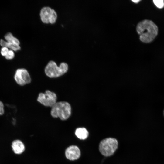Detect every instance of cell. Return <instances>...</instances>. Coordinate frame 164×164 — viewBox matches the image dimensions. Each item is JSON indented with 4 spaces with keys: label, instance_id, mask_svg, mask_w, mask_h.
Instances as JSON below:
<instances>
[{
    "label": "cell",
    "instance_id": "6da1fadb",
    "mask_svg": "<svg viewBox=\"0 0 164 164\" xmlns=\"http://www.w3.org/2000/svg\"><path fill=\"white\" fill-rule=\"evenodd\" d=\"M136 31L139 35V39L144 43L152 41L158 34V28L152 21L145 19L140 22L137 25Z\"/></svg>",
    "mask_w": 164,
    "mask_h": 164
},
{
    "label": "cell",
    "instance_id": "7a4b0ae2",
    "mask_svg": "<svg viewBox=\"0 0 164 164\" xmlns=\"http://www.w3.org/2000/svg\"><path fill=\"white\" fill-rule=\"evenodd\" d=\"M71 107L70 104L65 101L56 102L52 107L51 114L54 118L59 117L64 120L68 119L71 114Z\"/></svg>",
    "mask_w": 164,
    "mask_h": 164
},
{
    "label": "cell",
    "instance_id": "3957f363",
    "mask_svg": "<svg viewBox=\"0 0 164 164\" xmlns=\"http://www.w3.org/2000/svg\"><path fill=\"white\" fill-rule=\"evenodd\" d=\"M68 65L66 63L62 62L57 66L54 61H50L46 66L45 72L50 78L59 77L66 73L68 70Z\"/></svg>",
    "mask_w": 164,
    "mask_h": 164
},
{
    "label": "cell",
    "instance_id": "277c9868",
    "mask_svg": "<svg viewBox=\"0 0 164 164\" xmlns=\"http://www.w3.org/2000/svg\"><path fill=\"white\" fill-rule=\"evenodd\" d=\"M118 146L117 140L113 138H108L101 140L99 144V149L103 155L108 157L112 155Z\"/></svg>",
    "mask_w": 164,
    "mask_h": 164
},
{
    "label": "cell",
    "instance_id": "5b68a950",
    "mask_svg": "<svg viewBox=\"0 0 164 164\" xmlns=\"http://www.w3.org/2000/svg\"><path fill=\"white\" fill-rule=\"evenodd\" d=\"M39 15L42 21L45 23H54L56 22L57 17L56 11L47 6L42 8Z\"/></svg>",
    "mask_w": 164,
    "mask_h": 164
},
{
    "label": "cell",
    "instance_id": "8992f818",
    "mask_svg": "<svg viewBox=\"0 0 164 164\" xmlns=\"http://www.w3.org/2000/svg\"><path fill=\"white\" fill-rule=\"evenodd\" d=\"M57 97L54 92L46 90L45 93L39 94L37 101L46 106L52 107L56 103Z\"/></svg>",
    "mask_w": 164,
    "mask_h": 164
},
{
    "label": "cell",
    "instance_id": "52a82bcc",
    "mask_svg": "<svg viewBox=\"0 0 164 164\" xmlns=\"http://www.w3.org/2000/svg\"><path fill=\"white\" fill-rule=\"evenodd\" d=\"M14 78L17 83L21 86L29 84L31 81V78L28 71L24 68L17 69Z\"/></svg>",
    "mask_w": 164,
    "mask_h": 164
},
{
    "label": "cell",
    "instance_id": "ba28073f",
    "mask_svg": "<svg viewBox=\"0 0 164 164\" xmlns=\"http://www.w3.org/2000/svg\"><path fill=\"white\" fill-rule=\"evenodd\" d=\"M65 154L66 157L70 160H75L79 158L81 152L79 148L76 145L69 146L66 150Z\"/></svg>",
    "mask_w": 164,
    "mask_h": 164
},
{
    "label": "cell",
    "instance_id": "9c48e42d",
    "mask_svg": "<svg viewBox=\"0 0 164 164\" xmlns=\"http://www.w3.org/2000/svg\"><path fill=\"white\" fill-rule=\"evenodd\" d=\"M11 147L12 151L16 154L20 155L25 150V147L24 143L19 139H15L12 143Z\"/></svg>",
    "mask_w": 164,
    "mask_h": 164
},
{
    "label": "cell",
    "instance_id": "30bf717a",
    "mask_svg": "<svg viewBox=\"0 0 164 164\" xmlns=\"http://www.w3.org/2000/svg\"><path fill=\"white\" fill-rule=\"evenodd\" d=\"M75 134L77 138L81 140H85L88 137L89 132L84 128H77L75 131Z\"/></svg>",
    "mask_w": 164,
    "mask_h": 164
},
{
    "label": "cell",
    "instance_id": "8fae6325",
    "mask_svg": "<svg viewBox=\"0 0 164 164\" xmlns=\"http://www.w3.org/2000/svg\"><path fill=\"white\" fill-rule=\"evenodd\" d=\"M0 45L2 47H6L8 48H9L14 51H17L21 49L19 45L8 42L2 39L0 40Z\"/></svg>",
    "mask_w": 164,
    "mask_h": 164
},
{
    "label": "cell",
    "instance_id": "7c38bea8",
    "mask_svg": "<svg viewBox=\"0 0 164 164\" xmlns=\"http://www.w3.org/2000/svg\"><path fill=\"white\" fill-rule=\"evenodd\" d=\"M4 38L7 42L15 45H19L20 42L19 40L14 36L11 33H7L5 36Z\"/></svg>",
    "mask_w": 164,
    "mask_h": 164
},
{
    "label": "cell",
    "instance_id": "4fadbf2b",
    "mask_svg": "<svg viewBox=\"0 0 164 164\" xmlns=\"http://www.w3.org/2000/svg\"><path fill=\"white\" fill-rule=\"evenodd\" d=\"M153 2L155 5L159 8L161 9L164 7V3L163 0H154Z\"/></svg>",
    "mask_w": 164,
    "mask_h": 164
},
{
    "label": "cell",
    "instance_id": "5bb4252c",
    "mask_svg": "<svg viewBox=\"0 0 164 164\" xmlns=\"http://www.w3.org/2000/svg\"><path fill=\"white\" fill-rule=\"evenodd\" d=\"M15 56V53L14 51L11 49L9 50V51L5 56V58L7 60H11L14 58Z\"/></svg>",
    "mask_w": 164,
    "mask_h": 164
},
{
    "label": "cell",
    "instance_id": "9a60e30c",
    "mask_svg": "<svg viewBox=\"0 0 164 164\" xmlns=\"http://www.w3.org/2000/svg\"><path fill=\"white\" fill-rule=\"evenodd\" d=\"M9 50L8 48L6 47H2L1 50L0 51L1 55L2 56L5 57L7 54Z\"/></svg>",
    "mask_w": 164,
    "mask_h": 164
},
{
    "label": "cell",
    "instance_id": "2e32d148",
    "mask_svg": "<svg viewBox=\"0 0 164 164\" xmlns=\"http://www.w3.org/2000/svg\"><path fill=\"white\" fill-rule=\"evenodd\" d=\"M4 113V106L3 103L0 101V115H3Z\"/></svg>",
    "mask_w": 164,
    "mask_h": 164
},
{
    "label": "cell",
    "instance_id": "e0dca14e",
    "mask_svg": "<svg viewBox=\"0 0 164 164\" xmlns=\"http://www.w3.org/2000/svg\"><path fill=\"white\" fill-rule=\"evenodd\" d=\"M132 1L135 3H137L141 1L140 0H132Z\"/></svg>",
    "mask_w": 164,
    "mask_h": 164
},
{
    "label": "cell",
    "instance_id": "ac0fdd59",
    "mask_svg": "<svg viewBox=\"0 0 164 164\" xmlns=\"http://www.w3.org/2000/svg\"><path fill=\"white\" fill-rule=\"evenodd\" d=\"M163 114H164V111H163Z\"/></svg>",
    "mask_w": 164,
    "mask_h": 164
}]
</instances>
